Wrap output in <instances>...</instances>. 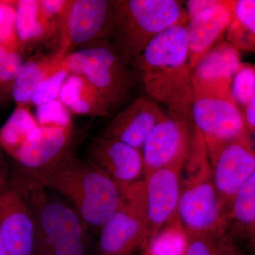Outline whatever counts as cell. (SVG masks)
Masks as SVG:
<instances>
[{"label": "cell", "mask_w": 255, "mask_h": 255, "mask_svg": "<svg viewBox=\"0 0 255 255\" xmlns=\"http://www.w3.org/2000/svg\"><path fill=\"white\" fill-rule=\"evenodd\" d=\"M132 65L149 97L165 106L169 117L194 126L187 23L155 37Z\"/></svg>", "instance_id": "obj_1"}, {"label": "cell", "mask_w": 255, "mask_h": 255, "mask_svg": "<svg viewBox=\"0 0 255 255\" xmlns=\"http://www.w3.org/2000/svg\"><path fill=\"white\" fill-rule=\"evenodd\" d=\"M11 177L36 182L64 196L87 227L100 231L118 208L124 189L73 152L31 177Z\"/></svg>", "instance_id": "obj_2"}, {"label": "cell", "mask_w": 255, "mask_h": 255, "mask_svg": "<svg viewBox=\"0 0 255 255\" xmlns=\"http://www.w3.org/2000/svg\"><path fill=\"white\" fill-rule=\"evenodd\" d=\"M187 22V12L181 1L119 0L114 1L107 38L132 63L155 37L174 25Z\"/></svg>", "instance_id": "obj_3"}, {"label": "cell", "mask_w": 255, "mask_h": 255, "mask_svg": "<svg viewBox=\"0 0 255 255\" xmlns=\"http://www.w3.org/2000/svg\"><path fill=\"white\" fill-rule=\"evenodd\" d=\"M183 167L187 175L182 177L177 214L186 236L227 234V209L214 187L205 146H196Z\"/></svg>", "instance_id": "obj_4"}, {"label": "cell", "mask_w": 255, "mask_h": 255, "mask_svg": "<svg viewBox=\"0 0 255 255\" xmlns=\"http://www.w3.org/2000/svg\"><path fill=\"white\" fill-rule=\"evenodd\" d=\"M107 40L69 53L60 67L87 79L103 96L111 111L120 107L132 93L136 82V70Z\"/></svg>", "instance_id": "obj_5"}, {"label": "cell", "mask_w": 255, "mask_h": 255, "mask_svg": "<svg viewBox=\"0 0 255 255\" xmlns=\"http://www.w3.org/2000/svg\"><path fill=\"white\" fill-rule=\"evenodd\" d=\"M9 182L25 196L34 214V255H50L53 248L62 242L90 235V228L73 206L51 195L49 189L17 178H10Z\"/></svg>", "instance_id": "obj_6"}, {"label": "cell", "mask_w": 255, "mask_h": 255, "mask_svg": "<svg viewBox=\"0 0 255 255\" xmlns=\"http://www.w3.org/2000/svg\"><path fill=\"white\" fill-rule=\"evenodd\" d=\"M98 255H130L148 236L145 179L124 188L120 204L100 230Z\"/></svg>", "instance_id": "obj_7"}, {"label": "cell", "mask_w": 255, "mask_h": 255, "mask_svg": "<svg viewBox=\"0 0 255 255\" xmlns=\"http://www.w3.org/2000/svg\"><path fill=\"white\" fill-rule=\"evenodd\" d=\"M114 1L70 0L60 14L59 46L53 55L58 69L73 47L108 38L112 26Z\"/></svg>", "instance_id": "obj_8"}, {"label": "cell", "mask_w": 255, "mask_h": 255, "mask_svg": "<svg viewBox=\"0 0 255 255\" xmlns=\"http://www.w3.org/2000/svg\"><path fill=\"white\" fill-rule=\"evenodd\" d=\"M193 124L203 137L210 164L228 144L250 136L243 112L234 101L221 97L193 99Z\"/></svg>", "instance_id": "obj_9"}, {"label": "cell", "mask_w": 255, "mask_h": 255, "mask_svg": "<svg viewBox=\"0 0 255 255\" xmlns=\"http://www.w3.org/2000/svg\"><path fill=\"white\" fill-rule=\"evenodd\" d=\"M73 126H38L13 157L18 168L10 177H31L50 168L73 152Z\"/></svg>", "instance_id": "obj_10"}, {"label": "cell", "mask_w": 255, "mask_h": 255, "mask_svg": "<svg viewBox=\"0 0 255 255\" xmlns=\"http://www.w3.org/2000/svg\"><path fill=\"white\" fill-rule=\"evenodd\" d=\"M193 125L167 115L152 128L142 148L144 179L157 169L184 165L192 146Z\"/></svg>", "instance_id": "obj_11"}, {"label": "cell", "mask_w": 255, "mask_h": 255, "mask_svg": "<svg viewBox=\"0 0 255 255\" xmlns=\"http://www.w3.org/2000/svg\"><path fill=\"white\" fill-rule=\"evenodd\" d=\"M240 51L226 41H219L191 70L193 99L212 97L233 100L231 84L241 66Z\"/></svg>", "instance_id": "obj_12"}, {"label": "cell", "mask_w": 255, "mask_h": 255, "mask_svg": "<svg viewBox=\"0 0 255 255\" xmlns=\"http://www.w3.org/2000/svg\"><path fill=\"white\" fill-rule=\"evenodd\" d=\"M36 229L29 203L9 181L0 191V233L9 255H34Z\"/></svg>", "instance_id": "obj_13"}, {"label": "cell", "mask_w": 255, "mask_h": 255, "mask_svg": "<svg viewBox=\"0 0 255 255\" xmlns=\"http://www.w3.org/2000/svg\"><path fill=\"white\" fill-rule=\"evenodd\" d=\"M85 160L122 189L145 179L141 150L124 142L99 135L89 144Z\"/></svg>", "instance_id": "obj_14"}, {"label": "cell", "mask_w": 255, "mask_h": 255, "mask_svg": "<svg viewBox=\"0 0 255 255\" xmlns=\"http://www.w3.org/2000/svg\"><path fill=\"white\" fill-rule=\"evenodd\" d=\"M183 165L157 169L145 179L148 236L144 248L164 225L177 216Z\"/></svg>", "instance_id": "obj_15"}, {"label": "cell", "mask_w": 255, "mask_h": 255, "mask_svg": "<svg viewBox=\"0 0 255 255\" xmlns=\"http://www.w3.org/2000/svg\"><path fill=\"white\" fill-rule=\"evenodd\" d=\"M211 167L214 187L228 209L233 196L255 170V148L251 137L225 146Z\"/></svg>", "instance_id": "obj_16"}, {"label": "cell", "mask_w": 255, "mask_h": 255, "mask_svg": "<svg viewBox=\"0 0 255 255\" xmlns=\"http://www.w3.org/2000/svg\"><path fill=\"white\" fill-rule=\"evenodd\" d=\"M167 116L150 97H139L111 119L100 135L142 150L151 130Z\"/></svg>", "instance_id": "obj_17"}, {"label": "cell", "mask_w": 255, "mask_h": 255, "mask_svg": "<svg viewBox=\"0 0 255 255\" xmlns=\"http://www.w3.org/2000/svg\"><path fill=\"white\" fill-rule=\"evenodd\" d=\"M233 0H216L188 21L189 64L191 70L213 47L219 43L232 19Z\"/></svg>", "instance_id": "obj_18"}, {"label": "cell", "mask_w": 255, "mask_h": 255, "mask_svg": "<svg viewBox=\"0 0 255 255\" xmlns=\"http://www.w3.org/2000/svg\"><path fill=\"white\" fill-rule=\"evenodd\" d=\"M15 5V34L19 43L41 41L56 31L57 19L41 0H19Z\"/></svg>", "instance_id": "obj_19"}, {"label": "cell", "mask_w": 255, "mask_h": 255, "mask_svg": "<svg viewBox=\"0 0 255 255\" xmlns=\"http://www.w3.org/2000/svg\"><path fill=\"white\" fill-rule=\"evenodd\" d=\"M225 34L239 51L255 52V0H233L232 19Z\"/></svg>", "instance_id": "obj_20"}, {"label": "cell", "mask_w": 255, "mask_h": 255, "mask_svg": "<svg viewBox=\"0 0 255 255\" xmlns=\"http://www.w3.org/2000/svg\"><path fill=\"white\" fill-rule=\"evenodd\" d=\"M227 214L232 233L246 238L255 221V170L230 201Z\"/></svg>", "instance_id": "obj_21"}, {"label": "cell", "mask_w": 255, "mask_h": 255, "mask_svg": "<svg viewBox=\"0 0 255 255\" xmlns=\"http://www.w3.org/2000/svg\"><path fill=\"white\" fill-rule=\"evenodd\" d=\"M56 70L51 56H39L29 60L23 65L15 81L12 97L16 105L26 107L31 103L32 96L40 83Z\"/></svg>", "instance_id": "obj_22"}, {"label": "cell", "mask_w": 255, "mask_h": 255, "mask_svg": "<svg viewBox=\"0 0 255 255\" xmlns=\"http://www.w3.org/2000/svg\"><path fill=\"white\" fill-rule=\"evenodd\" d=\"M39 124L26 107L17 106L0 129V143L14 157L20 146Z\"/></svg>", "instance_id": "obj_23"}, {"label": "cell", "mask_w": 255, "mask_h": 255, "mask_svg": "<svg viewBox=\"0 0 255 255\" xmlns=\"http://www.w3.org/2000/svg\"><path fill=\"white\" fill-rule=\"evenodd\" d=\"M187 239L177 216L159 230L146 246L147 255H185Z\"/></svg>", "instance_id": "obj_24"}, {"label": "cell", "mask_w": 255, "mask_h": 255, "mask_svg": "<svg viewBox=\"0 0 255 255\" xmlns=\"http://www.w3.org/2000/svg\"><path fill=\"white\" fill-rule=\"evenodd\" d=\"M68 110L73 114L96 117H106L112 112L103 96L89 81Z\"/></svg>", "instance_id": "obj_25"}, {"label": "cell", "mask_w": 255, "mask_h": 255, "mask_svg": "<svg viewBox=\"0 0 255 255\" xmlns=\"http://www.w3.org/2000/svg\"><path fill=\"white\" fill-rule=\"evenodd\" d=\"M231 97L235 103L243 110L255 97V67L242 63L233 79ZM241 109V108H240Z\"/></svg>", "instance_id": "obj_26"}, {"label": "cell", "mask_w": 255, "mask_h": 255, "mask_svg": "<svg viewBox=\"0 0 255 255\" xmlns=\"http://www.w3.org/2000/svg\"><path fill=\"white\" fill-rule=\"evenodd\" d=\"M24 63L22 55L16 48L0 66V105L12 97L15 81Z\"/></svg>", "instance_id": "obj_27"}, {"label": "cell", "mask_w": 255, "mask_h": 255, "mask_svg": "<svg viewBox=\"0 0 255 255\" xmlns=\"http://www.w3.org/2000/svg\"><path fill=\"white\" fill-rule=\"evenodd\" d=\"M70 74L68 70L59 67L40 83L32 96L31 103L38 107L58 99L64 82Z\"/></svg>", "instance_id": "obj_28"}, {"label": "cell", "mask_w": 255, "mask_h": 255, "mask_svg": "<svg viewBox=\"0 0 255 255\" xmlns=\"http://www.w3.org/2000/svg\"><path fill=\"white\" fill-rule=\"evenodd\" d=\"M36 119L39 125L73 126L70 111L58 99L37 107Z\"/></svg>", "instance_id": "obj_29"}, {"label": "cell", "mask_w": 255, "mask_h": 255, "mask_svg": "<svg viewBox=\"0 0 255 255\" xmlns=\"http://www.w3.org/2000/svg\"><path fill=\"white\" fill-rule=\"evenodd\" d=\"M224 236L201 234L189 236L187 238L185 255H219Z\"/></svg>", "instance_id": "obj_30"}, {"label": "cell", "mask_w": 255, "mask_h": 255, "mask_svg": "<svg viewBox=\"0 0 255 255\" xmlns=\"http://www.w3.org/2000/svg\"><path fill=\"white\" fill-rule=\"evenodd\" d=\"M216 0H189L187 1V12L188 21L194 18L196 15L200 13L212 5Z\"/></svg>", "instance_id": "obj_31"}, {"label": "cell", "mask_w": 255, "mask_h": 255, "mask_svg": "<svg viewBox=\"0 0 255 255\" xmlns=\"http://www.w3.org/2000/svg\"><path fill=\"white\" fill-rule=\"evenodd\" d=\"M45 9L55 18H59L60 14L65 8L67 0H41Z\"/></svg>", "instance_id": "obj_32"}, {"label": "cell", "mask_w": 255, "mask_h": 255, "mask_svg": "<svg viewBox=\"0 0 255 255\" xmlns=\"http://www.w3.org/2000/svg\"><path fill=\"white\" fill-rule=\"evenodd\" d=\"M219 255H243L235 243L233 237L231 235L227 233L223 238Z\"/></svg>", "instance_id": "obj_33"}, {"label": "cell", "mask_w": 255, "mask_h": 255, "mask_svg": "<svg viewBox=\"0 0 255 255\" xmlns=\"http://www.w3.org/2000/svg\"><path fill=\"white\" fill-rule=\"evenodd\" d=\"M243 113L250 133L255 132V97L248 104Z\"/></svg>", "instance_id": "obj_34"}, {"label": "cell", "mask_w": 255, "mask_h": 255, "mask_svg": "<svg viewBox=\"0 0 255 255\" xmlns=\"http://www.w3.org/2000/svg\"><path fill=\"white\" fill-rule=\"evenodd\" d=\"M1 149L2 147L0 143V191L2 190L9 183L10 177L9 170L5 162Z\"/></svg>", "instance_id": "obj_35"}, {"label": "cell", "mask_w": 255, "mask_h": 255, "mask_svg": "<svg viewBox=\"0 0 255 255\" xmlns=\"http://www.w3.org/2000/svg\"><path fill=\"white\" fill-rule=\"evenodd\" d=\"M16 45H17V42L16 41L9 42V43L0 44V66L4 61V60L6 59L8 55L13 50L16 49Z\"/></svg>", "instance_id": "obj_36"}, {"label": "cell", "mask_w": 255, "mask_h": 255, "mask_svg": "<svg viewBox=\"0 0 255 255\" xmlns=\"http://www.w3.org/2000/svg\"><path fill=\"white\" fill-rule=\"evenodd\" d=\"M246 238H248V242H249L252 251L255 254V221L253 223L249 233L247 235Z\"/></svg>", "instance_id": "obj_37"}, {"label": "cell", "mask_w": 255, "mask_h": 255, "mask_svg": "<svg viewBox=\"0 0 255 255\" xmlns=\"http://www.w3.org/2000/svg\"><path fill=\"white\" fill-rule=\"evenodd\" d=\"M6 3L0 1V27L2 26L6 18Z\"/></svg>", "instance_id": "obj_38"}, {"label": "cell", "mask_w": 255, "mask_h": 255, "mask_svg": "<svg viewBox=\"0 0 255 255\" xmlns=\"http://www.w3.org/2000/svg\"><path fill=\"white\" fill-rule=\"evenodd\" d=\"M0 255H9L3 238L1 237V233H0Z\"/></svg>", "instance_id": "obj_39"}, {"label": "cell", "mask_w": 255, "mask_h": 255, "mask_svg": "<svg viewBox=\"0 0 255 255\" xmlns=\"http://www.w3.org/2000/svg\"><path fill=\"white\" fill-rule=\"evenodd\" d=\"M254 67H255V66H254Z\"/></svg>", "instance_id": "obj_40"}]
</instances>
